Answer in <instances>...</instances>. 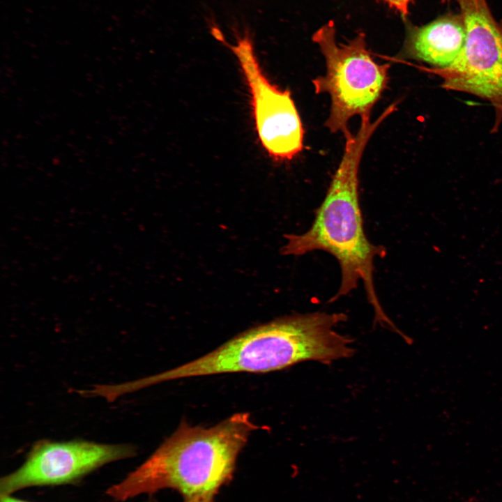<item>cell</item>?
Segmentation results:
<instances>
[{
    "mask_svg": "<svg viewBox=\"0 0 502 502\" xmlns=\"http://www.w3.org/2000/svg\"><path fill=\"white\" fill-rule=\"evenodd\" d=\"M466 29L464 45L457 59L443 68H423L450 91L475 96L494 109L492 132L502 123V24L485 0H457Z\"/></svg>",
    "mask_w": 502,
    "mask_h": 502,
    "instance_id": "cell-5",
    "label": "cell"
},
{
    "mask_svg": "<svg viewBox=\"0 0 502 502\" xmlns=\"http://www.w3.org/2000/svg\"><path fill=\"white\" fill-rule=\"evenodd\" d=\"M465 40L462 15L443 16L425 26L409 28L402 56L432 68H446L457 59Z\"/></svg>",
    "mask_w": 502,
    "mask_h": 502,
    "instance_id": "cell-8",
    "label": "cell"
},
{
    "mask_svg": "<svg viewBox=\"0 0 502 502\" xmlns=\"http://www.w3.org/2000/svg\"><path fill=\"white\" fill-rule=\"evenodd\" d=\"M1 502H29L12 497L11 495H1ZM152 502V501H147Z\"/></svg>",
    "mask_w": 502,
    "mask_h": 502,
    "instance_id": "cell-10",
    "label": "cell"
},
{
    "mask_svg": "<svg viewBox=\"0 0 502 502\" xmlns=\"http://www.w3.org/2000/svg\"><path fill=\"white\" fill-rule=\"evenodd\" d=\"M137 452L129 444H105L83 440L36 442L20 467L1 478V495L36 486L73 483L113 462Z\"/></svg>",
    "mask_w": 502,
    "mask_h": 502,
    "instance_id": "cell-7",
    "label": "cell"
},
{
    "mask_svg": "<svg viewBox=\"0 0 502 502\" xmlns=\"http://www.w3.org/2000/svg\"><path fill=\"white\" fill-rule=\"evenodd\" d=\"M390 7L399 11L403 16L409 13V4L411 0H383Z\"/></svg>",
    "mask_w": 502,
    "mask_h": 502,
    "instance_id": "cell-9",
    "label": "cell"
},
{
    "mask_svg": "<svg viewBox=\"0 0 502 502\" xmlns=\"http://www.w3.org/2000/svg\"><path fill=\"white\" fill-rule=\"evenodd\" d=\"M344 313L313 312L276 319L236 335L209 353L135 381L138 389L172 380L234 372L266 373L305 361L351 357L353 340L335 330Z\"/></svg>",
    "mask_w": 502,
    "mask_h": 502,
    "instance_id": "cell-2",
    "label": "cell"
},
{
    "mask_svg": "<svg viewBox=\"0 0 502 502\" xmlns=\"http://www.w3.org/2000/svg\"><path fill=\"white\" fill-rule=\"evenodd\" d=\"M312 40L326 60V74L312 80L317 94L328 93L330 98L325 126L346 139L352 134L348 126L352 117L370 116L388 83L390 65L373 59L363 32L347 43H337L333 21L319 29Z\"/></svg>",
    "mask_w": 502,
    "mask_h": 502,
    "instance_id": "cell-4",
    "label": "cell"
},
{
    "mask_svg": "<svg viewBox=\"0 0 502 502\" xmlns=\"http://www.w3.org/2000/svg\"><path fill=\"white\" fill-rule=\"evenodd\" d=\"M258 426L249 413H236L210 427L183 421L156 450L107 494L126 501L171 488L183 502H214L231 478L238 454Z\"/></svg>",
    "mask_w": 502,
    "mask_h": 502,
    "instance_id": "cell-3",
    "label": "cell"
},
{
    "mask_svg": "<svg viewBox=\"0 0 502 502\" xmlns=\"http://www.w3.org/2000/svg\"><path fill=\"white\" fill-rule=\"evenodd\" d=\"M234 45L223 44L235 55L248 87L259 141L275 161L294 158L303 148L304 130L289 90H282L266 77L254 52L250 30L236 33Z\"/></svg>",
    "mask_w": 502,
    "mask_h": 502,
    "instance_id": "cell-6",
    "label": "cell"
},
{
    "mask_svg": "<svg viewBox=\"0 0 502 502\" xmlns=\"http://www.w3.org/2000/svg\"><path fill=\"white\" fill-rule=\"evenodd\" d=\"M390 114V110L386 109L374 121L370 116L360 118L356 134L345 139L341 161L312 226L302 234L285 235L287 243L281 252L300 256L321 250L332 254L340 264L341 282L330 301L347 295L362 282L375 320L397 331L380 304L374 282V259L384 257L386 249L367 238L358 195V170L365 149L377 128Z\"/></svg>",
    "mask_w": 502,
    "mask_h": 502,
    "instance_id": "cell-1",
    "label": "cell"
}]
</instances>
